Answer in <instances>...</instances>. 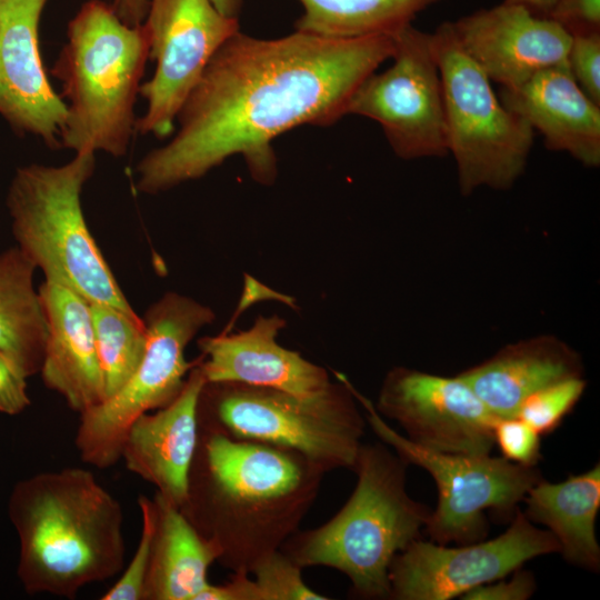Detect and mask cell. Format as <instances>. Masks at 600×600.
<instances>
[{
    "mask_svg": "<svg viewBox=\"0 0 600 600\" xmlns=\"http://www.w3.org/2000/svg\"><path fill=\"white\" fill-rule=\"evenodd\" d=\"M198 362L174 400L131 424L121 450L126 468L179 508L188 499L199 440V398L207 382Z\"/></svg>",
    "mask_w": 600,
    "mask_h": 600,
    "instance_id": "18",
    "label": "cell"
},
{
    "mask_svg": "<svg viewBox=\"0 0 600 600\" xmlns=\"http://www.w3.org/2000/svg\"><path fill=\"white\" fill-rule=\"evenodd\" d=\"M143 24L156 69L140 86L147 107L136 131L163 139L213 54L240 30L239 19L210 0H150Z\"/></svg>",
    "mask_w": 600,
    "mask_h": 600,
    "instance_id": "12",
    "label": "cell"
},
{
    "mask_svg": "<svg viewBox=\"0 0 600 600\" xmlns=\"http://www.w3.org/2000/svg\"><path fill=\"white\" fill-rule=\"evenodd\" d=\"M138 503L141 514L138 546L118 580L101 596L102 600H143L154 531V509L152 499L144 496L138 498Z\"/></svg>",
    "mask_w": 600,
    "mask_h": 600,
    "instance_id": "29",
    "label": "cell"
},
{
    "mask_svg": "<svg viewBox=\"0 0 600 600\" xmlns=\"http://www.w3.org/2000/svg\"><path fill=\"white\" fill-rule=\"evenodd\" d=\"M393 48L392 33L328 38L296 30L260 39L239 30L187 97L172 138L137 163V190L168 191L237 154L254 181L272 184V141L298 126L324 127L346 116L356 90Z\"/></svg>",
    "mask_w": 600,
    "mask_h": 600,
    "instance_id": "1",
    "label": "cell"
},
{
    "mask_svg": "<svg viewBox=\"0 0 600 600\" xmlns=\"http://www.w3.org/2000/svg\"><path fill=\"white\" fill-rule=\"evenodd\" d=\"M286 324L278 314L259 316L247 330L200 338L198 364L206 381L268 387L300 396L328 387L332 380L326 368L278 342Z\"/></svg>",
    "mask_w": 600,
    "mask_h": 600,
    "instance_id": "17",
    "label": "cell"
},
{
    "mask_svg": "<svg viewBox=\"0 0 600 600\" xmlns=\"http://www.w3.org/2000/svg\"><path fill=\"white\" fill-rule=\"evenodd\" d=\"M499 98L544 137L549 149L599 167L600 106L579 87L568 63L547 68L518 87L501 88Z\"/></svg>",
    "mask_w": 600,
    "mask_h": 600,
    "instance_id": "20",
    "label": "cell"
},
{
    "mask_svg": "<svg viewBox=\"0 0 600 600\" xmlns=\"http://www.w3.org/2000/svg\"><path fill=\"white\" fill-rule=\"evenodd\" d=\"M392 37L391 67L359 86L347 114L378 122L401 159L447 156L443 91L431 33L408 23Z\"/></svg>",
    "mask_w": 600,
    "mask_h": 600,
    "instance_id": "11",
    "label": "cell"
},
{
    "mask_svg": "<svg viewBox=\"0 0 600 600\" xmlns=\"http://www.w3.org/2000/svg\"><path fill=\"white\" fill-rule=\"evenodd\" d=\"M440 0H299L297 31L328 38L392 33Z\"/></svg>",
    "mask_w": 600,
    "mask_h": 600,
    "instance_id": "25",
    "label": "cell"
},
{
    "mask_svg": "<svg viewBox=\"0 0 600 600\" xmlns=\"http://www.w3.org/2000/svg\"><path fill=\"white\" fill-rule=\"evenodd\" d=\"M48 0H0V114L13 130L61 147L67 108L51 87L39 48Z\"/></svg>",
    "mask_w": 600,
    "mask_h": 600,
    "instance_id": "16",
    "label": "cell"
},
{
    "mask_svg": "<svg viewBox=\"0 0 600 600\" xmlns=\"http://www.w3.org/2000/svg\"><path fill=\"white\" fill-rule=\"evenodd\" d=\"M559 552L549 530L532 524L519 508L499 537L459 547L413 540L392 559L390 593L394 600H449L512 573L539 556Z\"/></svg>",
    "mask_w": 600,
    "mask_h": 600,
    "instance_id": "13",
    "label": "cell"
},
{
    "mask_svg": "<svg viewBox=\"0 0 600 600\" xmlns=\"http://www.w3.org/2000/svg\"><path fill=\"white\" fill-rule=\"evenodd\" d=\"M34 264L17 247L0 253V351L28 378L39 373L48 323L33 286Z\"/></svg>",
    "mask_w": 600,
    "mask_h": 600,
    "instance_id": "24",
    "label": "cell"
},
{
    "mask_svg": "<svg viewBox=\"0 0 600 600\" xmlns=\"http://www.w3.org/2000/svg\"><path fill=\"white\" fill-rule=\"evenodd\" d=\"M540 434L518 417L497 418L493 422L494 444L502 457L513 463L536 467L541 459Z\"/></svg>",
    "mask_w": 600,
    "mask_h": 600,
    "instance_id": "30",
    "label": "cell"
},
{
    "mask_svg": "<svg viewBox=\"0 0 600 600\" xmlns=\"http://www.w3.org/2000/svg\"><path fill=\"white\" fill-rule=\"evenodd\" d=\"M39 297L48 323L39 373L46 387L79 414L104 400L90 302L79 293L44 280Z\"/></svg>",
    "mask_w": 600,
    "mask_h": 600,
    "instance_id": "19",
    "label": "cell"
},
{
    "mask_svg": "<svg viewBox=\"0 0 600 600\" xmlns=\"http://www.w3.org/2000/svg\"><path fill=\"white\" fill-rule=\"evenodd\" d=\"M408 466L387 444L362 443L347 502L323 524L296 531L280 550L302 569L340 571L358 598L389 599L391 561L420 538L432 512L408 494Z\"/></svg>",
    "mask_w": 600,
    "mask_h": 600,
    "instance_id": "4",
    "label": "cell"
},
{
    "mask_svg": "<svg viewBox=\"0 0 600 600\" xmlns=\"http://www.w3.org/2000/svg\"><path fill=\"white\" fill-rule=\"evenodd\" d=\"M508 3L521 4L533 13L547 17L557 0H503Z\"/></svg>",
    "mask_w": 600,
    "mask_h": 600,
    "instance_id": "36",
    "label": "cell"
},
{
    "mask_svg": "<svg viewBox=\"0 0 600 600\" xmlns=\"http://www.w3.org/2000/svg\"><path fill=\"white\" fill-rule=\"evenodd\" d=\"M571 34L600 31V0H557L547 16Z\"/></svg>",
    "mask_w": 600,
    "mask_h": 600,
    "instance_id": "32",
    "label": "cell"
},
{
    "mask_svg": "<svg viewBox=\"0 0 600 600\" xmlns=\"http://www.w3.org/2000/svg\"><path fill=\"white\" fill-rule=\"evenodd\" d=\"M536 590V581L530 571L521 568L513 571V577L506 581L502 579L481 584L461 599L466 600H527Z\"/></svg>",
    "mask_w": 600,
    "mask_h": 600,
    "instance_id": "33",
    "label": "cell"
},
{
    "mask_svg": "<svg viewBox=\"0 0 600 600\" xmlns=\"http://www.w3.org/2000/svg\"><path fill=\"white\" fill-rule=\"evenodd\" d=\"M407 438L446 453L490 454L496 417L458 374L443 377L407 367L386 374L374 404Z\"/></svg>",
    "mask_w": 600,
    "mask_h": 600,
    "instance_id": "14",
    "label": "cell"
},
{
    "mask_svg": "<svg viewBox=\"0 0 600 600\" xmlns=\"http://www.w3.org/2000/svg\"><path fill=\"white\" fill-rule=\"evenodd\" d=\"M97 356L101 370L104 400L131 378L147 346V329L137 313L90 302Z\"/></svg>",
    "mask_w": 600,
    "mask_h": 600,
    "instance_id": "26",
    "label": "cell"
},
{
    "mask_svg": "<svg viewBox=\"0 0 600 600\" xmlns=\"http://www.w3.org/2000/svg\"><path fill=\"white\" fill-rule=\"evenodd\" d=\"M150 0H114L111 4L119 19L130 27L144 22Z\"/></svg>",
    "mask_w": 600,
    "mask_h": 600,
    "instance_id": "35",
    "label": "cell"
},
{
    "mask_svg": "<svg viewBox=\"0 0 600 600\" xmlns=\"http://www.w3.org/2000/svg\"><path fill=\"white\" fill-rule=\"evenodd\" d=\"M349 384L377 437L404 462L421 467L433 478L438 504L424 530L436 543L483 540L489 530L486 511L511 520L528 490L542 479L537 467L517 464L503 457L446 453L421 447L390 427L374 403L351 381Z\"/></svg>",
    "mask_w": 600,
    "mask_h": 600,
    "instance_id": "10",
    "label": "cell"
},
{
    "mask_svg": "<svg viewBox=\"0 0 600 600\" xmlns=\"http://www.w3.org/2000/svg\"><path fill=\"white\" fill-rule=\"evenodd\" d=\"M531 522L544 524L559 543V552L570 563L599 571L600 547L596 519L600 508V464L561 482L543 479L522 500Z\"/></svg>",
    "mask_w": 600,
    "mask_h": 600,
    "instance_id": "23",
    "label": "cell"
},
{
    "mask_svg": "<svg viewBox=\"0 0 600 600\" xmlns=\"http://www.w3.org/2000/svg\"><path fill=\"white\" fill-rule=\"evenodd\" d=\"M567 63L579 87L600 106V31L572 34Z\"/></svg>",
    "mask_w": 600,
    "mask_h": 600,
    "instance_id": "31",
    "label": "cell"
},
{
    "mask_svg": "<svg viewBox=\"0 0 600 600\" xmlns=\"http://www.w3.org/2000/svg\"><path fill=\"white\" fill-rule=\"evenodd\" d=\"M154 531L143 600H196L218 561L214 543L181 509L154 493Z\"/></svg>",
    "mask_w": 600,
    "mask_h": 600,
    "instance_id": "22",
    "label": "cell"
},
{
    "mask_svg": "<svg viewBox=\"0 0 600 600\" xmlns=\"http://www.w3.org/2000/svg\"><path fill=\"white\" fill-rule=\"evenodd\" d=\"M308 396L236 382H206L199 428L297 451L326 473L354 467L366 418L344 373Z\"/></svg>",
    "mask_w": 600,
    "mask_h": 600,
    "instance_id": "7",
    "label": "cell"
},
{
    "mask_svg": "<svg viewBox=\"0 0 600 600\" xmlns=\"http://www.w3.org/2000/svg\"><path fill=\"white\" fill-rule=\"evenodd\" d=\"M224 16L239 18L243 0H210Z\"/></svg>",
    "mask_w": 600,
    "mask_h": 600,
    "instance_id": "37",
    "label": "cell"
},
{
    "mask_svg": "<svg viewBox=\"0 0 600 600\" xmlns=\"http://www.w3.org/2000/svg\"><path fill=\"white\" fill-rule=\"evenodd\" d=\"M431 41L442 83L448 150L457 163L461 193L511 188L524 171L534 130L502 103L491 80L457 41L451 22L441 23Z\"/></svg>",
    "mask_w": 600,
    "mask_h": 600,
    "instance_id": "8",
    "label": "cell"
},
{
    "mask_svg": "<svg viewBox=\"0 0 600 600\" xmlns=\"http://www.w3.org/2000/svg\"><path fill=\"white\" fill-rule=\"evenodd\" d=\"M8 513L19 539L18 577L29 594L74 599L123 570L121 503L79 467L18 481Z\"/></svg>",
    "mask_w": 600,
    "mask_h": 600,
    "instance_id": "3",
    "label": "cell"
},
{
    "mask_svg": "<svg viewBox=\"0 0 600 600\" xmlns=\"http://www.w3.org/2000/svg\"><path fill=\"white\" fill-rule=\"evenodd\" d=\"M463 51L501 88L567 63L572 34L554 20L502 2L451 22Z\"/></svg>",
    "mask_w": 600,
    "mask_h": 600,
    "instance_id": "15",
    "label": "cell"
},
{
    "mask_svg": "<svg viewBox=\"0 0 600 600\" xmlns=\"http://www.w3.org/2000/svg\"><path fill=\"white\" fill-rule=\"evenodd\" d=\"M586 380L573 377L554 382L528 397L516 417L528 423L540 436L556 430L574 408L586 389Z\"/></svg>",
    "mask_w": 600,
    "mask_h": 600,
    "instance_id": "28",
    "label": "cell"
},
{
    "mask_svg": "<svg viewBox=\"0 0 600 600\" xmlns=\"http://www.w3.org/2000/svg\"><path fill=\"white\" fill-rule=\"evenodd\" d=\"M302 570L281 550L262 559L249 573L253 600L330 599L303 581Z\"/></svg>",
    "mask_w": 600,
    "mask_h": 600,
    "instance_id": "27",
    "label": "cell"
},
{
    "mask_svg": "<svg viewBox=\"0 0 600 600\" xmlns=\"http://www.w3.org/2000/svg\"><path fill=\"white\" fill-rule=\"evenodd\" d=\"M27 377L0 351V413L14 416L30 404Z\"/></svg>",
    "mask_w": 600,
    "mask_h": 600,
    "instance_id": "34",
    "label": "cell"
},
{
    "mask_svg": "<svg viewBox=\"0 0 600 600\" xmlns=\"http://www.w3.org/2000/svg\"><path fill=\"white\" fill-rule=\"evenodd\" d=\"M326 472L301 453L200 429L180 508L232 573L249 574L299 530Z\"/></svg>",
    "mask_w": 600,
    "mask_h": 600,
    "instance_id": "2",
    "label": "cell"
},
{
    "mask_svg": "<svg viewBox=\"0 0 600 600\" xmlns=\"http://www.w3.org/2000/svg\"><path fill=\"white\" fill-rule=\"evenodd\" d=\"M67 38L52 69L68 101L61 147L121 158L137 132L134 103L150 57L147 29L89 0L68 23Z\"/></svg>",
    "mask_w": 600,
    "mask_h": 600,
    "instance_id": "5",
    "label": "cell"
},
{
    "mask_svg": "<svg viewBox=\"0 0 600 600\" xmlns=\"http://www.w3.org/2000/svg\"><path fill=\"white\" fill-rule=\"evenodd\" d=\"M581 373L577 351L557 337L538 336L508 344L458 376L496 417L510 418L532 393Z\"/></svg>",
    "mask_w": 600,
    "mask_h": 600,
    "instance_id": "21",
    "label": "cell"
},
{
    "mask_svg": "<svg viewBox=\"0 0 600 600\" xmlns=\"http://www.w3.org/2000/svg\"><path fill=\"white\" fill-rule=\"evenodd\" d=\"M94 169L92 151L76 152L61 166L18 168L6 201L12 233L47 281L133 314L83 216L81 192Z\"/></svg>",
    "mask_w": 600,
    "mask_h": 600,
    "instance_id": "6",
    "label": "cell"
},
{
    "mask_svg": "<svg viewBox=\"0 0 600 600\" xmlns=\"http://www.w3.org/2000/svg\"><path fill=\"white\" fill-rule=\"evenodd\" d=\"M214 319L210 307L174 291L147 309V346L137 370L114 394L80 414L74 443L86 463L98 469L116 464L131 424L178 397L197 363L186 359V349Z\"/></svg>",
    "mask_w": 600,
    "mask_h": 600,
    "instance_id": "9",
    "label": "cell"
}]
</instances>
